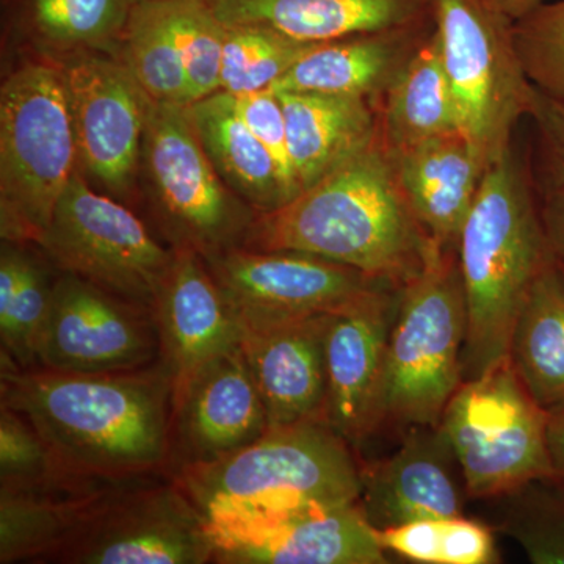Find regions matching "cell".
Here are the masks:
<instances>
[{
  "mask_svg": "<svg viewBox=\"0 0 564 564\" xmlns=\"http://www.w3.org/2000/svg\"><path fill=\"white\" fill-rule=\"evenodd\" d=\"M458 131L440 40L430 33L378 106V137L389 154Z\"/></svg>",
  "mask_w": 564,
  "mask_h": 564,
  "instance_id": "obj_28",
  "label": "cell"
},
{
  "mask_svg": "<svg viewBox=\"0 0 564 564\" xmlns=\"http://www.w3.org/2000/svg\"><path fill=\"white\" fill-rule=\"evenodd\" d=\"M131 3L143 2V0H129Z\"/></svg>",
  "mask_w": 564,
  "mask_h": 564,
  "instance_id": "obj_43",
  "label": "cell"
},
{
  "mask_svg": "<svg viewBox=\"0 0 564 564\" xmlns=\"http://www.w3.org/2000/svg\"><path fill=\"white\" fill-rule=\"evenodd\" d=\"M433 31L434 22L317 44L270 90L359 96L380 106Z\"/></svg>",
  "mask_w": 564,
  "mask_h": 564,
  "instance_id": "obj_23",
  "label": "cell"
},
{
  "mask_svg": "<svg viewBox=\"0 0 564 564\" xmlns=\"http://www.w3.org/2000/svg\"><path fill=\"white\" fill-rule=\"evenodd\" d=\"M129 0H28V17L43 39L62 46L120 40Z\"/></svg>",
  "mask_w": 564,
  "mask_h": 564,
  "instance_id": "obj_35",
  "label": "cell"
},
{
  "mask_svg": "<svg viewBox=\"0 0 564 564\" xmlns=\"http://www.w3.org/2000/svg\"><path fill=\"white\" fill-rule=\"evenodd\" d=\"M315 46L267 29L226 25L220 91L239 96L270 90Z\"/></svg>",
  "mask_w": 564,
  "mask_h": 564,
  "instance_id": "obj_32",
  "label": "cell"
},
{
  "mask_svg": "<svg viewBox=\"0 0 564 564\" xmlns=\"http://www.w3.org/2000/svg\"><path fill=\"white\" fill-rule=\"evenodd\" d=\"M232 96V95H231ZM234 107L245 124L272 154L292 198L296 196L291 155H289L288 124L280 96L273 90L232 96Z\"/></svg>",
  "mask_w": 564,
  "mask_h": 564,
  "instance_id": "obj_38",
  "label": "cell"
},
{
  "mask_svg": "<svg viewBox=\"0 0 564 564\" xmlns=\"http://www.w3.org/2000/svg\"><path fill=\"white\" fill-rule=\"evenodd\" d=\"M242 328L336 314L397 288L351 267L299 251L236 247L203 258Z\"/></svg>",
  "mask_w": 564,
  "mask_h": 564,
  "instance_id": "obj_11",
  "label": "cell"
},
{
  "mask_svg": "<svg viewBox=\"0 0 564 564\" xmlns=\"http://www.w3.org/2000/svg\"><path fill=\"white\" fill-rule=\"evenodd\" d=\"M61 273L41 339V369L66 373L129 372L161 359L151 310L74 274Z\"/></svg>",
  "mask_w": 564,
  "mask_h": 564,
  "instance_id": "obj_14",
  "label": "cell"
},
{
  "mask_svg": "<svg viewBox=\"0 0 564 564\" xmlns=\"http://www.w3.org/2000/svg\"><path fill=\"white\" fill-rule=\"evenodd\" d=\"M516 50L538 90L564 99V0L543 3L513 25Z\"/></svg>",
  "mask_w": 564,
  "mask_h": 564,
  "instance_id": "obj_36",
  "label": "cell"
},
{
  "mask_svg": "<svg viewBox=\"0 0 564 564\" xmlns=\"http://www.w3.org/2000/svg\"><path fill=\"white\" fill-rule=\"evenodd\" d=\"M225 25H250L303 43L433 24V0H206Z\"/></svg>",
  "mask_w": 564,
  "mask_h": 564,
  "instance_id": "obj_22",
  "label": "cell"
},
{
  "mask_svg": "<svg viewBox=\"0 0 564 564\" xmlns=\"http://www.w3.org/2000/svg\"><path fill=\"white\" fill-rule=\"evenodd\" d=\"M143 151L173 248L210 258L242 247L256 212L221 181L188 106L148 98Z\"/></svg>",
  "mask_w": 564,
  "mask_h": 564,
  "instance_id": "obj_10",
  "label": "cell"
},
{
  "mask_svg": "<svg viewBox=\"0 0 564 564\" xmlns=\"http://www.w3.org/2000/svg\"><path fill=\"white\" fill-rule=\"evenodd\" d=\"M21 245L3 242L0 252V350L18 369L32 370L40 367L57 280Z\"/></svg>",
  "mask_w": 564,
  "mask_h": 564,
  "instance_id": "obj_29",
  "label": "cell"
},
{
  "mask_svg": "<svg viewBox=\"0 0 564 564\" xmlns=\"http://www.w3.org/2000/svg\"><path fill=\"white\" fill-rule=\"evenodd\" d=\"M206 522L215 545L212 563H388L359 503H304Z\"/></svg>",
  "mask_w": 564,
  "mask_h": 564,
  "instance_id": "obj_12",
  "label": "cell"
},
{
  "mask_svg": "<svg viewBox=\"0 0 564 564\" xmlns=\"http://www.w3.org/2000/svg\"><path fill=\"white\" fill-rule=\"evenodd\" d=\"M547 443L554 473L564 480V404L547 413Z\"/></svg>",
  "mask_w": 564,
  "mask_h": 564,
  "instance_id": "obj_41",
  "label": "cell"
},
{
  "mask_svg": "<svg viewBox=\"0 0 564 564\" xmlns=\"http://www.w3.org/2000/svg\"><path fill=\"white\" fill-rule=\"evenodd\" d=\"M77 158L62 69L32 63L14 70L0 90L2 242L39 243Z\"/></svg>",
  "mask_w": 564,
  "mask_h": 564,
  "instance_id": "obj_6",
  "label": "cell"
},
{
  "mask_svg": "<svg viewBox=\"0 0 564 564\" xmlns=\"http://www.w3.org/2000/svg\"><path fill=\"white\" fill-rule=\"evenodd\" d=\"M269 415L242 348L212 359L173 406L170 473L217 462L269 432Z\"/></svg>",
  "mask_w": 564,
  "mask_h": 564,
  "instance_id": "obj_17",
  "label": "cell"
},
{
  "mask_svg": "<svg viewBox=\"0 0 564 564\" xmlns=\"http://www.w3.org/2000/svg\"><path fill=\"white\" fill-rule=\"evenodd\" d=\"M191 84L192 104L220 91L226 25L206 0H165Z\"/></svg>",
  "mask_w": 564,
  "mask_h": 564,
  "instance_id": "obj_34",
  "label": "cell"
},
{
  "mask_svg": "<svg viewBox=\"0 0 564 564\" xmlns=\"http://www.w3.org/2000/svg\"><path fill=\"white\" fill-rule=\"evenodd\" d=\"M436 245L377 137L284 206L256 214L242 248L304 252L403 288L422 273Z\"/></svg>",
  "mask_w": 564,
  "mask_h": 564,
  "instance_id": "obj_2",
  "label": "cell"
},
{
  "mask_svg": "<svg viewBox=\"0 0 564 564\" xmlns=\"http://www.w3.org/2000/svg\"><path fill=\"white\" fill-rule=\"evenodd\" d=\"M386 551L423 564H489L497 562L488 527L463 518L422 519L377 530Z\"/></svg>",
  "mask_w": 564,
  "mask_h": 564,
  "instance_id": "obj_31",
  "label": "cell"
},
{
  "mask_svg": "<svg viewBox=\"0 0 564 564\" xmlns=\"http://www.w3.org/2000/svg\"><path fill=\"white\" fill-rule=\"evenodd\" d=\"M174 250L172 269L152 307L159 361L172 378L173 406L207 362L240 347L242 340V326L203 256L191 248Z\"/></svg>",
  "mask_w": 564,
  "mask_h": 564,
  "instance_id": "obj_19",
  "label": "cell"
},
{
  "mask_svg": "<svg viewBox=\"0 0 564 564\" xmlns=\"http://www.w3.org/2000/svg\"><path fill=\"white\" fill-rule=\"evenodd\" d=\"M63 467L28 417L0 410V485H31L63 473ZM68 473V470H66Z\"/></svg>",
  "mask_w": 564,
  "mask_h": 564,
  "instance_id": "obj_37",
  "label": "cell"
},
{
  "mask_svg": "<svg viewBox=\"0 0 564 564\" xmlns=\"http://www.w3.org/2000/svg\"><path fill=\"white\" fill-rule=\"evenodd\" d=\"M502 530L534 564H564V480L536 478L505 494Z\"/></svg>",
  "mask_w": 564,
  "mask_h": 564,
  "instance_id": "obj_33",
  "label": "cell"
},
{
  "mask_svg": "<svg viewBox=\"0 0 564 564\" xmlns=\"http://www.w3.org/2000/svg\"><path fill=\"white\" fill-rule=\"evenodd\" d=\"M467 496L491 499L555 475L547 411L527 391L510 359L464 381L440 423Z\"/></svg>",
  "mask_w": 564,
  "mask_h": 564,
  "instance_id": "obj_8",
  "label": "cell"
},
{
  "mask_svg": "<svg viewBox=\"0 0 564 564\" xmlns=\"http://www.w3.org/2000/svg\"><path fill=\"white\" fill-rule=\"evenodd\" d=\"M455 454L441 426L406 430L399 451L362 467L359 499L375 530L422 519L463 516L464 492L455 475Z\"/></svg>",
  "mask_w": 564,
  "mask_h": 564,
  "instance_id": "obj_21",
  "label": "cell"
},
{
  "mask_svg": "<svg viewBox=\"0 0 564 564\" xmlns=\"http://www.w3.org/2000/svg\"><path fill=\"white\" fill-rule=\"evenodd\" d=\"M332 314L242 328V348L261 391L270 429L325 423L326 332Z\"/></svg>",
  "mask_w": 564,
  "mask_h": 564,
  "instance_id": "obj_20",
  "label": "cell"
},
{
  "mask_svg": "<svg viewBox=\"0 0 564 564\" xmlns=\"http://www.w3.org/2000/svg\"><path fill=\"white\" fill-rule=\"evenodd\" d=\"M122 54L148 98L191 106V84L177 47L165 0L132 3L122 29Z\"/></svg>",
  "mask_w": 564,
  "mask_h": 564,
  "instance_id": "obj_30",
  "label": "cell"
},
{
  "mask_svg": "<svg viewBox=\"0 0 564 564\" xmlns=\"http://www.w3.org/2000/svg\"><path fill=\"white\" fill-rule=\"evenodd\" d=\"M154 477L63 470L36 484L0 485V563H52L115 500Z\"/></svg>",
  "mask_w": 564,
  "mask_h": 564,
  "instance_id": "obj_18",
  "label": "cell"
},
{
  "mask_svg": "<svg viewBox=\"0 0 564 564\" xmlns=\"http://www.w3.org/2000/svg\"><path fill=\"white\" fill-rule=\"evenodd\" d=\"M534 132L538 187H564V99L534 90L529 113Z\"/></svg>",
  "mask_w": 564,
  "mask_h": 564,
  "instance_id": "obj_39",
  "label": "cell"
},
{
  "mask_svg": "<svg viewBox=\"0 0 564 564\" xmlns=\"http://www.w3.org/2000/svg\"><path fill=\"white\" fill-rule=\"evenodd\" d=\"M36 247L58 272L151 311L176 256L128 207L93 191L77 170Z\"/></svg>",
  "mask_w": 564,
  "mask_h": 564,
  "instance_id": "obj_9",
  "label": "cell"
},
{
  "mask_svg": "<svg viewBox=\"0 0 564 564\" xmlns=\"http://www.w3.org/2000/svg\"><path fill=\"white\" fill-rule=\"evenodd\" d=\"M411 210L433 242L456 248L484 181L486 162L459 131L391 155Z\"/></svg>",
  "mask_w": 564,
  "mask_h": 564,
  "instance_id": "obj_24",
  "label": "cell"
},
{
  "mask_svg": "<svg viewBox=\"0 0 564 564\" xmlns=\"http://www.w3.org/2000/svg\"><path fill=\"white\" fill-rule=\"evenodd\" d=\"M456 252L467 306L464 383L507 361L527 293L551 259L540 187L514 143L486 169Z\"/></svg>",
  "mask_w": 564,
  "mask_h": 564,
  "instance_id": "obj_3",
  "label": "cell"
},
{
  "mask_svg": "<svg viewBox=\"0 0 564 564\" xmlns=\"http://www.w3.org/2000/svg\"><path fill=\"white\" fill-rule=\"evenodd\" d=\"M0 404L28 417L70 474L170 475L173 384L161 361L129 372L66 373L2 359Z\"/></svg>",
  "mask_w": 564,
  "mask_h": 564,
  "instance_id": "obj_1",
  "label": "cell"
},
{
  "mask_svg": "<svg viewBox=\"0 0 564 564\" xmlns=\"http://www.w3.org/2000/svg\"><path fill=\"white\" fill-rule=\"evenodd\" d=\"M214 552L202 511L172 475H159L115 500L52 563L203 564Z\"/></svg>",
  "mask_w": 564,
  "mask_h": 564,
  "instance_id": "obj_13",
  "label": "cell"
},
{
  "mask_svg": "<svg viewBox=\"0 0 564 564\" xmlns=\"http://www.w3.org/2000/svg\"><path fill=\"white\" fill-rule=\"evenodd\" d=\"M540 193L549 251L564 273V187L540 188Z\"/></svg>",
  "mask_w": 564,
  "mask_h": 564,
  "instance_id": "obj_40",
  "label": "cell"
},
{
  "mask_svg": "<svg viewBox=\"0 0 564 564\" xmlns=\"http://www.w3.org/2000/svg\"><path fill=\"white\" fill-rule=\"evenodd\" d=\"M61 69L80 162L104 187L124 195L143 150L147 93L124 63L99 55Z\"/></svg>",
  "mask_w": 564,
  "mask_h": 564,
  "instance_id": "obj_15",
  "label": "cell"
},
{
  "mask_svg": "<svg viewBox=\"0 0 564 564\" xmlns=\"http://www.w3.org/2000/svg\"><path fill=\"white\" fill-rule=\"evenodd\" d=\"M402 288H388L340 313L326 332L325 423L352 448L378 432L386 350Z\"/></svg>",
  "mask_w": 564,
  "mask_h": 564,
  "instance_id": "obj_16",
  "label": "cell"
},
{
  "mask_svg": "<svg viewBox=\"0 0 564 564\" xmlns=\"http://www.w3.org/2000/svg\"><path fill=\"white\" fill-rule=\"evenodd\" d=\"M276 93L284 109L289 155L299 193L377 140L378 106L369 99L322 93Z\"/></svg>",
  "mask_w": 564,
  "mask_h": 564,
  "instance_id": "obj_25",
  "label": "cell"
},
{
  "mask_svg": "<svg viewBox=\"0 0 564 564\" xmlns=\"http://www.w3.org/2000/svg\"><path fill=\"white\" fill-rule=\"evenodd\" d=\"M204 519L304 503H359L362 466L332 426H276L217 462L170 474Z\"/></svg>",
  "mask_w": 564,
  "mask_h": 564,
  "instance_id": "obj_4",
  "label": "cell"
},
{
  "mask_svg": "<svg viewBox=\"0 0 564 564\" xmlns=\"http://www.w3.org/2000/svg\"><path fill=\"white\" fill-rule=\"evenodd\" d=\"M467 306L456 248L436 245L404 284L386 350L377 426H437L463 384Z\"/></svg>",
  "mask_w": 564,
  "mask_h": 564,
  "instance_id": "obj_5",
  "label": "cell"
},
{
  "mask_svg": "<svg viewBox=\"0 0 564 564\" xmlns=\"http://www.w3.org/2000/svg\"><path fill=\"white\" fill-rule=\"evenodd\" d=\"M494 9L499 10L511 21H519L527 14L532 13L538 7L543 6L545 0H488Z\"/></svg>",
  "mask_w": 564,
  "mask_h": 564,
  "instance_id": "obj_42",
  "label": "cell"
},
{
  "mask_svg": "<svg viewBox=\"0 0 564 564\" xmlns=\"http://www.w3.org/2000/svg\"><path fill=\"white\" fill-rule=\"evenodd\" d=\"M188 109L204 150L234 195L256 214L291 202L276 162L239 117L231 95L217 91Z\"/></svg>",
  "mask_w": 564,
  "mask_h": 564,
  "instance_id": "obj_26",
  "label": "cell"
},
{
  "mask_svg": "<svg viewBox=\"0 0 564 564\" xmlns=\"http://www.w3.org/2000/svg\"><path fill=\"white\" fill-rule=\"evenodd\" d=\"M508 359L544 411L564 404V273L549 259L527 293Z\"/></svg>",
  "mask_w": 564,
  "mask_h": 564,
  "instance_id": "obj_27",
  "label": "cell"
},
{
  "mask_svg": "<svg viewBox=\"0 0 564 564\" xmlns=\"http://www.w3.org/2000/svg\"><path fill=\"white\" fill-rule=\"evenodd\" d=\"M433 22L458 131L489 166L514 143L536 90L516 50L514 21L488 0H433Z\"/></svg>",
  "mask_w": 564,
  "mask_h": 564,
  "instance_id": "obj_7",
  "label": "cell"
}]
</instances>
